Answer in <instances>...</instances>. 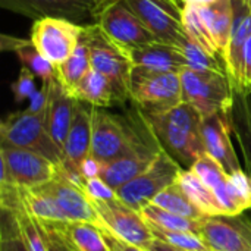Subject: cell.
Returning a JSON list of instances; mask_svg holds the SVG:
<instances>
[{
  "label": "cell",
  "mask_w": 251,
  "mask_h": 251,
  "mask_svg": "<svg viewBox=\"0 0 251 251\" xmlns=\"http://www.w3.org/2000/svg\"><path fill=\"white\" fill-rule=\"evenodd\" d=\"M143 116L160 147L182 169H191L207 154L201 135L203 116L194 106L181 103L166 112L143 113Z\"/></svg>",
  "instance_id": "cell-1"
},
{
  "label": "cell",
  "mask_w": 251,
  "mask_h": 251,
  "mask_svg": "<svg viewBox=\"0 0 251 251\" xmlns=\"http://www.w3.org/2000/svg\"><path fill=\"white\" fill-rule=\"evenodd\" d=\"M25 209L37 219L53 222H97L84 190L59 169L56 176L35 188L22 190Z\"/></svg>",
  "instance_id": "cell-2"
},
{
  "label": "cell",
  "mask_w": 251,
  "mask_h": 251,
  "mask_svg": "<svg viewBox=\"0 0 251 251\" xmlns=\"http://www.w3.org/2000/svg\"><path fill=\"white\" fill-rule=\"evenodd\" d=\"M0 146L38 153L57 166L62 160V150L47 129L46 110L29 112L25 109L9 113L0 124Z\"/></svg>",
  "instance_id": "cell-3"
},
{
  "label": "cell",
  "mask_w": 251,
  "mask_h": 251,
  "mask_svg": "<svg viewBox=\"0 0 251 251\" xmlns=\"http://www.w3.org/2000/svg\"><path fill=\"white\" fill-rule=\"evenodd\" d=\"M81 40L90 49L91 68L104 75L112 84L116 103L131 100L129 82L132 63L128 54L107 38L99 24L84 26Z\"/></svg>",
  "instance_id": "cell-4"
},
{
  "label": "cell",
  "mask_w": 251,
  "mask_h": 251,
  "mask_svg": "<svg viewBox=\"0 0 251 251\" xmlns=\"http://www.w3.org/2000/svg\"><path fill=\"white\" fill-rule=\"evenodd\" d=\"M131 101L143 113H162L182 103L178 72L132 66L129 82Z\"/></svg>",
  "instance_id": "cell-5"
},
{
  "label": "cell",
  "mask_w": 251,
  "mask_h": 251,
  "mask_svg": "<svg viewBox=\"0 0 251 251\" xmlns=\"http://www.w3.org/2000/svg\"><path fill=\"white\" fill-rule=\"evenodd\" d=\"M135 121L137 134L131 149L119 159L103 165L100 172V178L115 191L143 174L162 151L159 141L138 107H135Z\"/></svg>",
  "instance_id": "cell-6"
},
{
  "label": "cell",
  "mask_w": 251,
  "mask_h": 251,
  "mask_svg": "<svg viewBox=\"0 0 251 251\" xmlns=\"http://www.w3.org/2000/svg\"><path fill=\"white\" fill-rule=\"evenodd\" d=\"M179 76L182 103L194 106L201 116H209L231 107L234 82L228 74L185 68L179 72Z\"/></svg>",
  "instance_id": "cell-7"
},
{
  "label": "cell",
  "mask_w": 251,
  "mask_h": 251,
  "mask_svg": "<svg viewBox=\"0 0 251 251\" xmlns=\"http://www.w3.org/2000/svg\"><path fill=\"white\" fill-rule=\"evenodd\" d=\"M135 134V109L125 116H118L101 107H93L90 156L101 165H107L131 149Z\"/></svg>",
  "instance_id": "cell-8"
},
{
  "label": "cell",
  "mask_w": 251,
  "mask_h": 251,
  "mask_svg": "<svg viewBox=\"0 0 251 251\" xmlns=\"http://www.w3.org/2000/svg\"><path fill=\"white\" fill-rule=\"evenodd\" d=\"M191 169L212 188L225 216H237L251 210V176L247 172L240 171L229 175L209 154L197 160Z\"/></svg>",
  "instance_id": "cell-9"
},
{
  "label": "cell",
  "mask_w": 251,
  "mask_h": 251,
  "mask_svg": "<svg viewBox=\"0 0 251 251\" xmlns=\"http://www.w3.org/2000/svg\"><path fill=\"white\" fill-rule=\"evenodd\" d=\"M115 1L119 0H0V6L32 21L53 16L88 26L97 24L101 13Z\"/></svg>",
  "instance_id": "cell-10"
},
{
  "label": "cell",
  "mask_w": 251,
  "mask_h": 251,
  "mask_svg": "<svg viewBox=\"0 0 251 251\" xmlns=\"http://www.w3.org/2000/svg\"><path fill=\"white\" fill-rule=\"evenodd\" d=\"M182 171L181 165L162 149L156 160L143 174L121 187L116 194L129 207L141 212L157 194L175 184Z\"/></svg>",
  "instance_id": "cell-11"
},
{
  "label": "cell",
  "mask_w": 251,
  "mask_h": 251,
  "mask_svg": "<svg viewBox=\"0 0 251 251\" xmlns=\"http://www.w3.org/2000/svg\"><path fill=\"white\" fill-rule=\"evenodd\" d=\"M91 206L97 216V224L109 229L118 238L149 250L154 237L141 212L129 207L119 197L112 200H91Z\"/></svg>",
  "instance_id": "cell-12"
},
{
  "label": "cell",
  "mask_w": 251,
  "mask_h": 251,
  "mask_svg": "<svg viewBox=\"0 0 251 251\" xmlns=\"http://www.w3.org/2000/svg\"><path fill=\"white\" fill-rule=\"evenodd\" d=\"M0 184L16 185L22 190L40 187L51 181L59 166L47 157L9 146H0Z\"/></svg>",
  "instance_id": "cell-13"
},
{
  "label": "cell",
  "mask_w": 251,
  "mask_h": 251,
  "mask_svg": "<svg viewBox=\"0 0 251 251\" xmlns=\"http://www.w3.org/2000/svg\"><path fill=\"white\" fill-rule=\"evenodd\" d=\"M125 3L154 34L157 41L178 47L187 37L184 0H125Z\"/></svg>",
  "instance_id": "cell-14"
},
{
  "label": "cell",
  "mask_w": 251,
  "mask_h": 251,
  "mask_svg": "<svg viewBox=\"0 0 251 251\" xmlns=\"http://www.w3.org/2000/svg\"><path fill=\"white\" fill-rule=\"evenodd\" d=\"M84 26L63 18H40L32 22L31 41L54 68L62 65L81 41Z\"/></svg>",
  "instance_id": "cell-15"
},
{
  "label": "cell",
  "mask_w": 251,
  "mask_h": 251,
  "mask_svg": "<svg viewBox=\"0 0 251 251\" xmlns=\"http://www.w3.org/2000/svg\"><path fill=\"white\" fill-rule=\"evenodd\" d=\"M97 24L107 35V38L121 47L125 53L135 47L157 41L154 34L128 7L125 0H119L110 4L101 13Z\"/></svg>",
  "instance_id": "cell-16"
},
{
  "label": "cell",
  "mask_w": 251,
  "mask_h": 251,
  "mask_svg": "<svg viewBox=\"0 0 251 251\" xmlns=\"http://www.w3.org/2000/svg\"><path fill=\"white\" fill-rule=\"evenodd\" d=\"M93 107L94 106L78 100L68 137L62 147V160L59 165V171L81 188L84 179L81 176L79 168L90 156L91 149Z\"/></svg>",
  "instance_id": "cell-17"
},
{
  "label": "cell",
  "mask_w": 251,
  "mask_h": 251,
  "mask_svg": "<svg viewBox=\"0 0 251 251\" xmlns=\"http://www.w3.org/2000/svg\"><path fill=\"white\" fill-rule=\"evenodd\" d=\"M199 235L210 251H251V218L209 216L201 221Z\"/></svg>",
  "instance_id": "cell-18"
},
{
  "label": "cell",
  "mask_w": 251,
  "mask_h": 251,
  "mask_svg": "<svg viewBox=\"0 0 251 251\" xmlns=\"http://www.w3.org/2000/svg\"><path fill=\"white\" fill-rule=\"evenodd\" d=\"M201 135L207 154L213 157L226 174L232 175L243 171L232 144V128L228 110L203 116Z\"/></svg>",
  "instance_id": "cell-19"
},
{
  "label": "cell",
  "mask_w": 251,
  "mask_h": 251,
  "mask_svg": "<svg viewBox=\"0 0 251 251\" xmlns=\"http://www.w3.org/2000/svg\"><path fill=\"white\" fill-rule=\"evenodd\" d=\"M76 103L78 100L63 87V84L54 75L49 81V100H47V109H46V122H47V129L51 138L60 147V150L68 137L71 124L75 115Z\"/></svg>",
  "instance_id": "cell-20"
},
{
  "label": "cell",
  "mask_w": 251,
  "mask_h": 251,
  "mask_svg": "<svg viewBox=\"0 0 251 251\" xmlns=\"http://www.w3.org/2000/svg\"><path fill=\"white\" fill-rule=\"evenodd\" d=\"M232 9L234 19L225 63L232 82L237 87H241V54L251 34V7L247 0H232Z\"/></svg>",
  "instance_id": "cell-21"
},
{
  "label": "cell",
  "mask_w": 251,
  "mask_h": 251,
  "mask_svg": "<svg viewBox=\"0 0 251 251\" xmlns=\"http://www.w3.org/2000/svg\"><path fill=\"white\" fill-rule=\"evenodd\" d=\"M126 54L132 66H143L154 71H166V72H178V74L185 68H188V63L178 47L160 41L135 47L129 50Z\"/></svg>",
  "instance_id": "cell-22"
},
{
  "label": "cell",
  "mask_w": 251,
  "mask_h": 251,
  "mask_svg": "<svg viewBox=\"0 0 251 251\" xmlns=\"http://www.w3.org/2000/svg\"><path fill=\"white\" fill-rule=\"evenodd\" d=\"M232 138L244 157L247 174L251 176V100L247 88L234 84V99L228 109Z\"/></svg>",
  "instance_id": "cell-23"
},
{
  "label": "cell",
  "mask_w": 251,
  "mask_h": 251,
  "mask_svg": "<svg viewBox=\"0 0 251 251\" xmlns=\"http://www.w3.org/2000/svg\"><path fill=\"white\" fill-rule=\"evenodd\" d=\"M0 46L3 51H13L21 65L29 69L37 78L41 79V82H49L56 75V68L43 57L31 38H18L3 34Z\"/></svg>",
  "instance_id": "cell-24"
},
{
  "label": "cell",
  "mask_w": 251,
  "mask_h": 251,
  "mask_svg": "<svg viewBox=\"0 0 251 251\" xmlns=\"http://www.w3.org/2000/svg\"><path fill=\"white\" fill-rule=\"evenodd\" d=\"M200 12L218 50L225 59L234 19L232 0H218L213 4L200 7Z\"/></svg>",
  "instance_id": "cell-25"
},
{
  "label": "cell",
  "mask_w": 251,
  "mask_h": 251,
  "mask_svg": "<svg viewBox=\"0 0 251 251\" xmlns=\"http://www.w3.org/2000/svg\"><path fill=\"white\" fill-rule=\"evenodd\" d=\"M53 222V221H51ZM76 251H112L97 222H53Z\"/></svg>",
  "instance_id": "cell-26"
},
{
  "label": "cell",
  "mask_w": 251,
  "mask_h": 251,
  "mask_svg": "<svg viewBox=\"0 0 251 251\" xmlns=\"http://www.w3.org/2000/svg\"><path fill=\"white\" fill-rule=\"evenodd\" d=\"M72 96L79 101H84L87 104H91L94 107H101V109H106L112 106L113 103H116L112 84L104 75H101L100 72L94 69H91L82 78V81L74 90Z\"/></svg>",
  "instance_id": "cell-27"
},
{
  "label": "cell",
  "mask_w": 251,
  "mask_h": 251,
  "mask_svg": "<svg viewBox=\"0 0 251 251\" xmlns=\"http://www.w3.org/2000/svg\"><path fill=\"white\" fill-rule=\"evenodd\" d=\"M178 182L203 213L207 216H225L222 206L212 188L207 187L193 169H184L178 178Z\"/></svg>",
  "instance_id": "cell-28"
},
{
  "label": "cell",
  "mask_w": 251,
  "mask_h": 251,
  "mask_svg": "<svg viewBox=\"0 0 251 251\" xmlns=\"http://www.w3.org/2000/svg\"><path fill=\"white\" fill-rule=\"evenodd\" d=\"M151 203L165 210H169L172 213H176L179 216H184V218H188L193 221H203V219L209 218L188 197V194L184 191V188L181 187V184L178 181L175 184L169 185L168 188H165L160 194H157Z\"/></svg>",
  "instance_id": "cell-29"
},
{
  "label": "cell",
  "mask_w": 251,
  "mask_h": 251,
  "mask_svg": "<svg viewBox=\"0 0 251 251\" xmlns=\"http://www.w3.org/2000/svg\"><path fill=\"white\" fill-rule=\"evenodd\" d=\"M91 57L90 49L85 41H79L75 51L56 68V76L63 84V87L72 94L76 85L82 81V78L91 71Z\"/></svg>",
  "instance_id": "cell-30"
},
{
  "label": "cell",
  "mask_w": 251,
  "mask_h": 251,
  "mask_svg": "<svg viewBox=\"0 0 251 251\" xmlns=\"http://www.w3.org/2000/svg\"><path fill=\"white\" fill-rule=\"evenodd\" d=\"M143 218L159 226L163 229H169V231H185V232H193V234H200V228H201V221H193L184 216H179L176 213H172L169 210H165L153 203H150L149 206H146L141 210Z\"/></svg>",
  "instance_id": "cell-31"
},
{
  "label": "cell",
  "mask_w": 251,
  "mask_h": 251,
  "mask_svg": "<svg viewBox=\"0 0 251 251\" xmlns=\"http://www.w3.org/2000/svg\"><path fill=\"white\" fill-rule=\"evenodd\" d=\"M184 28H185L188 37L193 41H196L200 47H203L207 53L224 59V56L218 50V47L209 32V28L201 16L199 6H194V4L184 6Z\"/></svg>",
  "instance_id": "cell-32"
},
{
  "label": "cell",
  "mask_w": 251,
  "mask_h": 251,
  "mask_svg": "<svg viewBox=\"0 0 251 251\" xmlns=\"http://www.w3.org/2000/svg\"><path fill=\"white\" fill-rule=\"evenodd\" d=\"M178 49L182 51L188 63V68L196 69V71H216V72L228 74L225 60L207 53L203 47H200L196 41H193L188 37V34L182 40V43L178 46Z\"/></svg>",
  "instance_id": "cell-33"
},
{
  "label": "cell",
  "mask_w": 251,
  "mask_h": 251,
  "mask_svg": "<svg viewBox=\"0 0 251 251\" xmlns=\"http://www.w3.org/2000/svg\"><path fill=\"white\" fill-rule=\"evenodd\" d=\"M147 224L156 240H160L166 244H171L184 251H210V249L203 243V240L197 234L185 232V231H169V229L159 228L150 222Z\"/></svg>",
  "instance_id": "cell-34"
},
{
  "label": "cell",
  "mask_w": 251,
  "mask_h": 251,
  "mask_svg": "<svg viewBox=\"0 0 251 251\" xmlns=\"http://www.w3.org/2000/svg\"><path fill=\"white\" fill-rule=\"evenodd\" d=\"M16 219H18V225L22 234V238L26 244L28 251H47L46 246V240L40 226V222L37 218H34L26 209L25 206L15 212Z\"/></svg>",
  "instance_id": "cell-35"
},
{
  "label": "cell",
  "mask_w": 251,
  "mask_h": 251,
  "mask_svg": "<svg viewBox=\"0 0 251 251\" xmlns=\"http://www.w3.org/2000/svg\"><path fill=\"white\" fill-rule=\"evenodd\" d=\"M0 251H28L18 225L16 215L10 210H1Z\"/></svg>",
  "instance_id": "cell-36"
},
{
  "label": "cell",
  "mask_w": 251,
  "mask_h": 251,
  "mask_svg": "<svg viewBox=\"0 0 251 251\" xmlns=\"http://www.w3.org/2000/svg\"><path fill=\"white\" fill-rule=\"evenodd\" d=\"M47 251H76L75 247L69 243V240L56 228V225L51 221H41L38 219Z\"/></svg>",
  "instance_id": "cell-37"
},
{
  "label": "cell",
  "mask_w": 251,
  "mask_h": 251,
  "mask_svg": "<svg viewBox=\"0 0 251 251\" xmlns=\"http://www.w3.org/2000/svg\"><path fill=\"white\" fill-rule=\"evenodd\" d=\"M35 78L37 76L29 69H26L24 66L21 68L16 81L10 85L16 103H22L24 100H29V97L38 90V87L35 85Z\"/></svg>",
  "instance_id": "cell-38"
},
{
  "label": "cell",
  "mask_w": 251,
  "mask_h": 251,
  "mask_svg": "<svg viewBox=\"0 0 251 251\" xmlns=\"http://www.w3.org/2000/svg\"><path fill=\"white\" fill-rule=\"evenodd\" d=\"M82 190L87 194V197L91 200H112V199L118 197L116 191L113 188H110L100 176L91 178V179H84Z\"/></svg>",
  "instance_id": "cell-39"
},
{
  "label": "cell",
  "mask_w": 251,
  "mask_h": 251,
  "mask_svg": "<svg viewBox=\"0 0 251 251\" xmlns=\"http://www.w3.org/2000/svg\"><path fill=\"white\" fill-rule=\"evenodd\" d=\"M241 88H251V34L241 54Z\"/></svg>",
  "instance_id": "cell-40"
},
{
  "label": "cell",
  "mask_w": 251,
  "mask_h": 251,
  "mask_svg": "<svg viewBox=\"0 0 251 251\" xmlns=\"http://www.w3.org/2000/svg\"><path fill=\"white\" fill-rule=\"evenodd\" d=\"M47 100H49V82H41V87L29 97L26 110L43 112L47 109Z\"/></svg>",
  "instance_id": "cell-41"
},
{
  "label": "cell",
  "mask_w": 251,
  "mask_h": 251,
  "mask_svg": "<svg viewBox=\"0 0 251 251\" xmlns=\"http://www.w3.org/2000/svg\"><path fill=\"white\" fill-rule=\"evenodd\" d=\"M101 231H103V235H104V238H106L107 246L110 247V250L112 251H149L144 250V249H140V247H137V246H132V244H129V243H126V241H124V240H121V238H118L116 235H113L109 229H106V228H103V226H101Z\"/></svg>",
  "instance_id": "cell-42"
},
{
  "label": "cell",
  "mask_w": 251,
  "mask_h": 251,
  "mask_svg": "<svg viewBox=\"0 0 251 251\" xmlns=\"http://www.w3.org/2000/svg\"><path fill=\"white\" fill-rule=\"evenodd\" d=\"M101 168H103V165H101L99 160H96L94 157L88 156V157L82 162V165H81V168H79L82 179H91V178L100 176Z\"/></svg>",
  "instance_id": "cell-43"
},
{
  "label": "cell",
  "mask_w": 251,
  "mask_h": 251,
  "mask_svg": "<svg viewBox=\"0 0 251 251\" xmlns=\"http://www.w3.org/2000/svg\"><path fill=\"white\" fill-rule=\"evenodd\" d=\"M149 251H184V250L176 249V247H174V246H171V244H166V243H163V241H160V240H156V238H154V241L151 243V246H150Z\"/></svg>",
  "instance_id": "cell-44"
},
{
  "label": "cell",
  "mask_w": 251,
  "mask_h": 251,
  "mask_svg": "<svg viewBox=\"0 0 251 251\" xmlns=\"http://www.w3.org/2000/svg\"><path fill=\"white\" fill-rule=\"evenodd\" d=\"M247 91H249V97H250V100H251V88H249Z\"/></svg>",
  "instance_id": "cell-45"
},
{
  "label": "cell",
  "mask_w": 251,
  "mask_h": 251,
  "mask_svg": "<svg viewBox=\"0 0 251 251\" xmlns=\"http://www.w3.org/2000/svg\"><path fill=\"white\" fill-rule=\"evenodd\" d=\"M247 3H249V4H250V7H251V0H247Z\"/></svg>",
  "instance_id": "cell-46"
},
{
  "label": "cell",
  "mask_w": 251,
  "mask_h": 251,
  "mask_svg": "<svg viewBox=\"0 0 251 251\" xmlns=\"http://www.w3.org/2000/svg\"><path fill=\"white\" fill-rule=\"evenodd\" d=\"M250 218H251V215H250Z\"/></svg>",
  "instance_id": "cell-47"
}]
</instances>
